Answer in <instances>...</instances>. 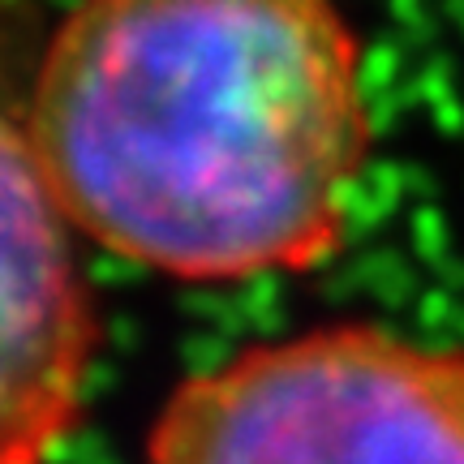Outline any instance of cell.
<instances>
[{
    "label": "cell",
    "mask_w": 464,
    "mask_h": 464,
    "mask_svg": "<svg viewBox=\"0 0 464 464\" xmlns=\"http://www.w3.org/2000/svg\"><path fill=\"white\" fill-rule=\"evenodd\" d=\"M26 133L78 232L168 280L237 284L340 249L374 116L335 0H78Z\"/></svg>",
    "instance_id": "6da1fadb"
},
{
    "label": "cell",
    "mask_w": 464,
    "mask_h": 464,
    "mask_svg": "<svg viewBox=\"0 0 464 464\" xmlns=\"http://www.w3.org/2000/svg\"><path fill=\"white\" fill-rule=\"evenodd\" d=\"M147 464H464V348L374 323L241 348L168 396Z\"/></svg>",
    "instance_id": "7a4b0ae2"
},
{
    "label": "cell",
    "mask_w": 464,
    "mask_h": 464,
    "mask_svg": "<svg viewBox=\"0 0 464 464\" xmlns=\"http://www.w3.org/2000/svg\"><path fill=\"white\" fill-rule=\"evenodd\" d=\"M39 168L0 108V464H44L82 413L100 318Z\"/></svg>",
    "instance_id": "3957f363"
}]
</instances>
